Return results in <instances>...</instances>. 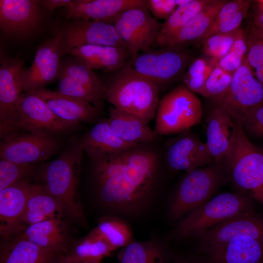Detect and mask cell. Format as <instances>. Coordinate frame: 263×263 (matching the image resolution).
<instances>
[{
  "mask_svg": "<svg viewBox=\"0 0 263 263\" xmlns=\"http://www.w3.org/2000/svg\"><path fill=\"white\" fill-rule=\"evenodd\" d=\"M242 126L244 132L263 138V103L247 112L243 117Z\"/></svg>",
  "mask_w": 263,
  "mask_h": 263,
  "instance_id": "b9f144b4",
  "label": "cell"
},
{
  "mask_svg": "<svg viewBox=\"0 0 263 263\" xmlns=\"http://www.w3.org/2000/svg\"><path fill=\"white\" fill-rule=\"evenodd\" d=\"M43 100L60 119L72 124L93 123L100 111L90 103L58 91L43 89L30 92Z\"/></svg>",
  "mask_w": 263,
  "mask_h": 263,
  "instance_id": "7402d4cb",
  "label": "cell"
},
{
  "mask_svg": "<svg viewBox=\"0 0 263 263\" xmlns=\"http://www.w3.org/2000/svg\"></svg>",
  "mask_w": 263,
  "mask_h": 263,
  "instance_id": "f5cc1de1",
  "label": "cell"
},
{
  "mask_svg": "<svg viewBox=\"0 0 263 263\" xmlns=\"http://www.w3.org/2000/svg\"><path fill=\"white\" fill-rule=\"evenodd\" d=\"M241 236L263 242V216L251 211L241 213L223 221L197 237L200 250L204 252Z\"/></svg>",
  "mask_w": 263,
  "mask_h": 263,
  "instance_id": "2e32d148",
  "label": "cell"
},
{
  "mask_svg": "<svg viewBox=\"0 0 263 263\" xmlns=\"http://www.w3.org/2000/svg\"><path fill=\"white\" fill-rule=\"evenodd\" d=\"M193 59L188 48L151 47L131 58L129 64L159 88L182 76Z\"/></svg>",
  "mask_w": 263,
  "mask_h": 263,
  "instance_id": "ba28073f",
  "label": "cell"
},
{
  "mask_svg": "<svg viewBox=\"0 0 263 263\" xmlns=\"http://www.w3.org/2000/svg\"><path fill=\"white\" fill-rule=\"evenodd\" d=\"M63 213L58 201L42 184H33L22 218L28 225L55 217Z\"/></svg>",
  "mask_w": 263,
  "mask_h": 263,
  "instance_id": "f546056e",
  "label": "cell"
},
{
  "mask_svg": "<svg viewBox=\"0 0 263 263\" xmlns=\"http://www.w3.org/2000/svg\"><path fill=\"white\" fill-rule=\"evenodd\" d=\"M234 32L216 34L207 38L203 43L202 49L203 53L214 62L221 59L230 50Z\"/></svg>",
  "mask_w": 263,
  "mask_h": 263,
  "instance_id": "60d3db41",
  "label": "cell"
},
{
  "mask_svg": "<svg viewBox=\"0 0 263 263\" xmlns=\"http://www.w3.org/2000/svg\"><path fill=\"white\" fill-rule=\"evenodd\" d=\"M244 59L236 53L229 51L221 59L214 62L215 65L233 74L242 65Z\"/></svg>",
  "mask_w": 263,
  "mask_h": 263,
  "instance_id": "ee69618b",
  "label": "cell"
},
{
  "mask_svg": "<svg viewBox=\"0 0 263 263\" xmlns=\"http://www.w3.org/2000/svg\"><path fill=\"white\" fill-rule=\"evenodd\" d=\"M42 16L38 1L0 0V27L5 36L28 37L38 29Z\"/></svg>",
  "mask_w": 263,
  "mask_h": 263,
  "instance_id": "e0dca14e",
  "label": "cell"
},
{
  "mask_svg": "<svg viewBox=\"0 0 263 263\" xmlns=\"http://www.w3.org/2000/svg\"><path fill=\"white\" fill-rule=\"evenodd\" d=\"M175 0V3L176 4L177 6L179 7V6H184L188 4V3L190 2L191 0Z\"/></svg>",
  "mask_w": 263,
  "mask_h": 263,
  "instance_id": "c3c4849f",
  "label": "cell"
},
{
  "mask_svg": "<svg viewBox=\"0 0 263 263\" xmlns=\"http://www.w3.org/2000/svg\"><path fill=\"white\" fill-rule=\"evenodd\" d=\"M247 40V51L244 62L263 85V38L253 30Z\"/></svg>",
  "mask_w": 263,
  "mask_h": 263,
  "instance_id": "f35d334b",
  "label": "cell"
},
{
  "mask_svg": "<svg viewBox=\"0 0 263 263\" xmlns=\"http://www.w3.org/2000/svg\"><path fill=\"white\" fill-rule=\"evenodd\" d=\"M230 149L223 162L226 173L240 192L263 205V149L246 135L242 121L234 120Z\"/></svg>",
  "mask_w": 263,
  "mask_h": 263,
  "instance_id": "3957f363",
  "label": "cell"
},
{
  "mask_svg": "<svg viewBox=\"0 0 263 263\" xmlns=\"http://www.w3.org/2000/svg\"><path fill=\"white\" fill-rule=\"evenodd\" d=\"M175 263H194L187 259H179L176 261Z\"/></svg>",
  "mask_w": 263,
  "mask_h": 263,
  "instance_id": "f907efd6",
  "label": "cell"
},
{
  "mask_svg": "<svg viewBox=\"0 0 263 263\" xmlns=\"http://www.w3.org/2000/svg\"><path fill=\"white\" fill-rule=\"evenodd\" d=\"M61 144L56 135L22 132L1 140L0 158L18 163L35 164L53 156Z\"/></svg>",
  "mask_w": 263,
  "mask_h": 263,
  "instance_id": "7c38bea8",
  "label": "cell"
},
{
  "mask_svg": "<svg viewBox=\"0 0 263 263\" xmlns=\"http://www.w3.org/2000/svg\"><path fill=\"white\" fill-rule=\"evenodd\" d=\"M119 263H166L167 254L164 245L158 241H133L121 248Z\"/></svg>",
  "mask_w": 263,
  "mask_h": 263,
  "instance_id": "836d02e7",
  "label": "cell"
},
{
  "mask_svg": "<svg viewBox=\"0 0 263 263\" xmlns=\"http://www.w3.org/2000/svg\"><path fill=\"white\" fill-rule=\"evenodd\" d=\"M119 15L138 38L144 51L151 48L157 38L161 23L152 16L148 7L131 9Z\"/></svg>",
  "mask_w": 263,
  "mask_h": 263,
  "instance_id": "d6a6232c",
  "label": "cell"
},
{
  "mask_svg": "<svg viewBox=\"0 0 263 263\" xmlns=\"http://www.w3.org/2000/svg\"><path fill=\"white\" fill-rule=\"evenodd\" d=\"M258 6L260 10V13H263V0H258Z\"/></svg>",
  "mask_w": 263,
  "mask_h": 263,
  "instance_id": "816d5d0a",
  "label": "cell"
},
{
  "mask_svg": "<svg viewBox=\"0 0 263 263\" xmlns=\"http://www.w3.org/2000/svg\"><path fill=\"white\" fill-rule=\"evenodd\" d=\"M207 119L206 144L214 163L221 165L231 146L234 121L225 110L217 105Z\"/></svg>",
  "mask_w": 263,
  "mask_h": 263,
  "instance_id": "cb8c5ba5",
  "label": "cell"
},
{
  "mask_svg": "<svg viewBox=\"0 0 263 263\" xmlns=\"http://www.w3.org/2000/svg\"><path fill=\"white\" fill-rule=\"evenodd\" d=\"M211 1V0H191L184 6L177 7L166 20L161 23L159 31L151 47H160Z\"/></svg>",
  "mask_w": 263,
  "mask_h": 263,
  "instance_id": "e575fe53",
  "label": "cell"
},
{
  "mask_svg": "<svg viewBox=\"0 0 263 263\" xmlns=\"http://www.w3.org/2000/svg\"><path fill=\"white\" fill-rule=\"evenodd\" d=\"M35 164H24L0 159V190L29 180L36 172Z\"/></svg>",
  "mask_w": 263,
  "mask_h": 263,
  "instance_id": "74e56055",
  "label": "cell"
},
{
  "mask_svg": "<svg viewBox=\"0 0 263 263\" xmlns=\"http://www.w3.org/2000/svg\"><path fill=\"white\" fill-rule=\"evenodd\" d=\"M113 251L102 239L91 231L62 256L60 263H100Z\"/></svg>",
  "mask_w": 263,
  "mask_h": 263,
  "instance_id": "1f68e13d",
  "label": "cell"
},
{
  "mask_svg": "<svg viewBox=\"0 0 263 263\" xmlns=\"http://www.w3.org/2000/svg\"><path fill=\"white\" fill-rule=\"evenodd\" d=\"M23 61L6 56H0V136L6 139L22 131L19 121L17 106L22 94L21 75Z\"/></svg>",
  "mask_w": 263,
  "mask_h": 263,
  "instance_id": "9c48e42d",
  "label": "cell"
},
{
  "mask_svg": "<svg viewBox=\"0 0 263 263\" xmlns=\"http://www.w3.org/2000/svg\"><path fill=\"white\" fill-rule=\"evenodd\" d=\"M250 6V1L247 0L226 1L219 10L199 44H202L212 36L231 33L240 27L241 23L247 16Z\"/></svg>",
  "mask_w": 263,
  "mask_h": 263,
  "instance_id": "4dcf8cb0",
  "label": "cell"
},
{
  "mask_svg": "<svg viewBox=\"0 0 263 263\" xmlns=\"http://www.w3.org/2000/svg\"><path fill=\"white\" fill-rule=\"evenodd\" d=\"M147 7L156 19L166 20L177 8L175 0H148Z\"/></svg>",
  "mask_w": 263,
  "mask_h": 263,
  "instance_id": "7bdbcfd3",
  "label": "cell"
},
{
  "mask_svg": "<svg viewBox=\"0 0 263 263\" xmlns=\"http://www.w3.org/2000/svg\"><path fill=\"white\" fill-rule=\"evenodd\" d=\"M56 30L61 36L64 54L70 53L75 47L84 45L126 48L113 25L108 22L92 20H72Z\"/></svg>",
  "mask_w": 263,
  "mask_h": 263,
  "instance_id": "5bb4252c",
  "label": "cell"
},
{
  "mask_svg": "<svg viewBox=\"0 0 263 263\" xmlns=\"http://www.w3.org/2000/svg\"><path fill=\"white\" fill-rule=\"evenodd\" d=\"M64 54L61 36L56 30L54 37L38 48L32 65L23 69L21 75L23 93L45 89L58 77L60 58Z\"/></svg>",
  "mask_w": 263,
  "mask_h": 263,
  "instance_id": "4fadbf2b",
  "label": "cell"
},
{
  "mask_svg": "<svg viewBox=\"0 0 263 263\" xmlns=\"http://www.w3.org/2000/svg\"><path fill=\"white\" fill-rule=\"evenodd\" d=\"M61 217L28 225L19 236L38 246L64 255L68 251V242Z\"/></svg>",
  "mask_w": 263,
  "mask_h": 263,
  "instance_id": "4316f807",
  "label": "cell"
},
{
  "mask_svg": "<svg viewBox=\"0 0 263 263\" xmlns=\"http://www.w3.org/2000/svg\"><path fill=\"white\" fill-rule=\"evenodd\" d=\"M72 2L71 0H43L40 3L49 10H53L60 7H67Z\"/></svg>",
  "mask_w": 263,
  "mask_h": 263,
  "instance_id": "bcb514c9",
  "label": "cell"
},
{
  "mask_svg": "<svg viewBox=\"0 0 263 263\" xmlns=\"http://www.w3.org/2000/svg\"><path fill=\"white\" fill-rule=\"evenodd\" d=\"M226 1L211 0L210 3L182 28L168 38L160 47L183 49L188 48V46L192 44L199 43L219 10Z\"/></svg>",
  "mask_w": 263,
  "mask_h": 263,
  "instance_id": "484cf974",
  "label": "cell"
},
{
  "mask_svg": "<svg viewBox=\"0 0 263 263\" xmlns=\"http://www.w3.org/2000/svg\"><path fill=\"white\" fill-rule=\"evenodd\" d=\"M203 263H263V242L245 236L208 248Z\"/></svg>",
  "mask_w": 263,
  "mask_h": 263,
  "instance_id": "44dd1931",
  "label": "cell"
},
{
  "mask_svg": "<svg viewBox=\"0 0 263 263\" xmlns=\"http://www.w3.org/2000/svg\"><path fill=\"white\" fill-rule=\"evenodd\" d=\"M233 74L215 65L200 94L212 99L224 93L229 86Z\"/></svg>",
  "mask_w": 263,
  "mask_h": 263,
  "instance_id": "ab89813d",
  "label": "cell"
},
{
  "mask_svg": "<svg viewBox=\"0 0 263 263\" xmlns=\"http://www.w3.org/2000/svg\"><path fill=\"white\" fill-rule=\"evenodd\" d=\"M17 111L23 132L56 135L71 131L77 125L59 118L43 100L32 93H22Z\"/></svg>",
  "mask_w": 263,
  "mask_h": 263,
  "instance_id": "9a60e30c",
  "label": "cell"
},
{
  "mask_svg": "<svg viewBox=\"0 0 263 263\" xmlns=\"http://www.w3.org/2000/svg\"><path fill=\"white\" fill-rule=\"evenodd\" d=\"M58 91L85 100L100 111L106 100V86L92 69L80 60L60 65Z\"/></svg>",
  "mask_w": 263,
  "mask_h": 263,
  "instance_id": "8fae6325",
  "label": "cell"
},
{
  "mask_svg": "<svg viewBox=\"0 0 263 263\" xmlns=\"http://www.w3.org/2000/svg\"><path fill=\"white\" fill-rule=\"evenodd\" d=\"M107 121L113 133L126 142L140 144L156 138L155 132L141 119L115 107L109 109Z\"/></svg>",
  "mask_w": 263,
  "mask_h": 263,
  "instance_id": "83f0119b",
  "label": "cell"
},
{
  "mask_svg": "<svg viewBox=\"0 0 263 263\" xmlns=\"http://www.w3.org/2000/svg\"><path fill=\"white\" fill-rule=\"evenodd\" d=\"M70 53L92 70L113 74L126 66L132 58L126 48L115 46L84 45L75 48Z\"/></svg>",
  "mask_w": 263,
  "mask_h": 263,
  "instance_id": "d4e9b609",
  "label": "cell"
},
{
  "mask_svg": "<svg viewBox=\"0 0 263 263\" xmlns=\"http://www.w3.org/2000/svg\"><path fill=\"white\" fill-rule=\"evenodd\" d=\"M147 7V0H74L65 8L66 19L109 22L128 10Z\"/></svg>",
  "mask_w": 263,
  "mask_h": 263,
  "instance_id": "ffe728a7",
  "label": "cell"
},
{
  "mask_svg": "<svg viewBox=\"0 0 263 263\" xmlns=\"http://www.w3.org/2000/svg\"><path fill=\"white\" fill-rule=\"evenodd\" d=\"M120 154L94 162L98 198L104 206L113 211L136 214L148 202L155 174L125 162Z\"/></svg>",
  "mask_w": 263,
  "mask_h": 263,
  "instance_id": "6da1fadb",
  "label": "cell"
},
{
  "mask_svg": "<svg viewBox=\"0 0 263 263\" xmlns=\"http://www.w3.org/2000/svg\"><path fill=\"white\" fill-rule=\"evenodd\" d=\"M212 99L233 119L242 121L247 111L263 103V85L243 62L233 73L227 89Z\"/></svg>",
  "mask_w": 263,
  "mask_h": 263,
  "instance_id": "30bf717a",
  "label": "cell"
},
{
  "mask_svg": "<svg viewBox=\"0 0 263 263\" xmlns=\"http://www.w3.org/2000/svg\"><path fill=\"white\" fill-rule=\"evenodd\" d=\"M91 231L102 239L113 251L133 241L130 226L116 217L107 216L100 219L97 226Z\"/></svg>",
  "mask_w": 263,
  "mask_h": 263,
  "instance_id": "d590c367",
  "label": "cell"
},
{
  "mask_svg": "<svg viewBox=\"0 0 263 263\" xmlns=\"http://www.w3.org/2000/svg\"><path fill=\"white\" fill-rule=\"evenodd\" d=\"M259 36L263 38V27H254L253 29Z\"/></svg>",
  "mask_w": 263,
  "mask_h": 263,
  "instance_id": "681fc988",
  "label": "cell"
},
{
  "mask_svg": "<svg viewBox=\"0 0 263 263\" xmlns=\"http://www.w3.org/2000/svg\"><path fill=\"white\" fill-rule=\"evenodd\" d=\"M32 184L23 181L0 190V233L8 237L23 231L22 218Z\"/></svg>",
  "mask_w": 263,
  "mask_h": 263,
  "instance_id": "d6986e66",
  "label": "cell"
},
{
  "mask_svg": "<svg viewBox=\"0 0 263 263\" xmlns=\"http://www.w3.org/2000/svg\"><path fill=\"white\" fill-rule=\"evenodd\" d=\"M63 256L19 236L1 245L0 263H60Z\"/></svg>",
  "mask_w": 263,
  "mask_h": 263,
  "instance_id": "f1b7e54d",
  "label": "cell"
},
{
  "mask_svg": "<svg viewBox=\"0 0 263 263\" xmlns=\"http://www.w3.org/2000/svg\"><path fill=\"white\" fill-rule=\"evenodd\" d=\"M105 86L106 100L113 107L138 117L147 124L155 117L159 88L136 73L129 63L114 73Z\"/></svg>",
  "mask_w": 263,
  "mask_h": 263,
  "instance_id": "277c9868",
  "label": "cell"
},
{
  "mask_svg": "<svg viewBox=\"0 0 263 263\" xmlns=\"http://www.w3.org/2000/svg\"><path fill=\"white\" fill-rule=\"evenodd\" d=\"M184 132L168 147L167 160L169 167L174 171L187 172L211 165L214 160L206 143L187 131Z\"/></svg>",
  "mask_w": 263,
  "mask_h": 263,
  "instance_id": "ac0fdd59",
  "label": "cell"
},
{
  "mask_svg": "<svg viewBox=\"0 0 263 263\" xmlns=\"http://www.w3.org/2000/svg\"><path fill=\"white\" fill-rule=\"evenodd\" d=\"M253 200L241 192L215 195L180 221L171 231L170 237L177 240L198 237L228 218L254 211Z\"/></svg>",
  "mask_w": 263,
  "mask_h": 263,
  "instance_id": "5b68a950",
  "label": "cell"
},
{
  "mask_svg": "<svg viewBox=\"0 0 263 263\" xmlns=\"http://www.w3.org/2000/svg\"><path fill=\"white\" fill-rule=\"evenodd\" d=\"M79 140L83 150L94 162L119 155L139 145L117 137L112 132L107 119L95 124Z\"/></svg>",
  "mask_w": 263,
  "mask_h": 263,
  "instance_id": "603a6c76",
  "label": "cell"
},
{
  "mask_svg": "<svg viewBox=\"0 0 263 263\" xmlns=\"http://www.w3.org/2000/svg\"><path fill=\"white\" fill-rule=\"evenodd\" d=\"M255 27H263V13H259L255 19Z\"/></svg>",
  "mask_w": 263,
  "mask_h": 263,
  "instance_id": "7dc6e473",
  "label": "cell"
},
{
  "mask_svg": "<svg viewBox=\"0 0 263 263\" xmlns=\"http://www.w3.org/2000/svg\"><path fill=\"white\" fill-rule=\"evenodd\" d=\"M247 51V40L244 30L239 27L234 32L233 41L230 51L235 52L244 58Z\"/></svg>",
  "mask_w": 263,
  "mask_h": 263,
  "instance_id": "f6af8a7d",
  "label": "cell"
},
{
  "mask_svg": "<svg viewBox=\"0 0 263 263\" xmlns=\"http://www.w3.org/2000/svg\"><path fill=\"white\" fill-rule=\"evenodd\" d=\"M226 175L224 167L216 163L186 172L169 202L170 219L176 220L208 201Z\"/></svg>",
  "mask_w": 263,
  "mask_h": 263,
  "instance_id": "8992f818",
  "label": "cell"
},
{
  "mask_svg": "<svg viewBox=\"0 0 263 263\" xmlns=\"http://www.w3.org/2000/svg\"><path fill=\"white\" fill-rule=\"evenodd\" d=\"M202 114L199 99L183 84L180 85L159 101L154 131L161 135L181 133L200 123Z\"/></svg>",
  "mask_w": 263,
  "mask_h": 263,
  "instance_id": "52a82bcc",
  "label": "cell"
},
{
  "mask_svg": "<svg viewBox=\"0 0 263 263\" xmlns=\"http://www.w3.org/2000/svg\"><path fill=\"white\" fill-rule=\"evenodd\" d=\"M83 149L79 140L72 141L39 174L42 184L58 201L63 213L83 222L84 214L78 193V183Z\"/></svg>",
  "mask_w": 263,
  "mask_h": 263,
  "instance_id": "7a4b0ae2",
  "label": "cell"
},
{
  "mask_svg": "<svg viewBox=\"0 0 263 263\" xmlns=\"http://www.w3.org/2000/svg\"><path fill=\"white\" fill-rule=\"evenodd\" d=\"M215 66L214 61L209 59H193L182 75L183 85L193 93L200 94Z\"/></svg>",
  "mask_w": 263,
  "mask_h": 263,
  "instance_id": "8d00e7d4",
  "label": "cell"
}]
</instances>
